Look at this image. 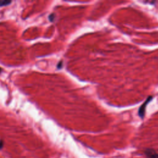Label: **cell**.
Segmentation results:
<instances>
[{
    "label": "cell",
    "instance_id": "cell-1",
    "mask_svg": "<svg viewBox=\"0 0 158 158\" xmlns=\"http://www.w3.org/2000/svg\"><path fill=\"white\" fill-rule=\"evenodd\" d=\"M145 154L148 158H158V154L153 150H147Z\"/></svg>",
    "mask_w": 158,
    "mask_h": 158
},
{
    "label": "cell",
    "instance_id": "cell-4",
    "mask_svg": "<svg viewBox=\"0 0 158 158\" xmlns=\"http://www.w3.org/2000/svg\"><path fill=\"white\" fill-rule=\"evenodd\" d=\"M53 17H54V15H53V14H51V15L49 16V20H50L51 21H52V20H53Z\"/></svg>",
    "mask_w": 158,
    "mask_h": 158
},
{
    "label": "cell",
    "instance_id": "cell-3",
    "mask_svg": "<svg viewBox=\"0 0 158 158\" xmlns=\"http://www.w3.org/2000/svg\"><path fill=\"white\" fill-rule=\"evenodd\" d=\"M10 3H11V1H6V0H5V1H0V7L8 5Z\"/></svg>",
    "mask_w": 158,
    "mask_h": 158
},
{
    "label": "cell",
    "instance_id": "cell-5",
    "mask_svg": "<svg viewBox=\"0 0 158 158\" xmlns=\"http://www.w3.org/2000/svg\"><path fill=\"white\" fill-rule=\"evenodd\" d=\"M2 71V69L1 68V67H0V72H1V71Z\"/></svg>",
    "mask_w": 158,
    "mask_h": 158
},
{
    "label": "cell",
    "instance_id": "cell-2",
    "mask_svg": "<svg viewBox=\"0 0 158 158\" xmlns=\"http://www.w3.org/2000/svg\"><path fill=\"white\" fill-rule=\"evenodd\" d=\"M150 98H151V97H150V98H149L147 100V101H146V102L142 105V106L141 107H140V110H139V115H140V117H143V116H144V114H145V107H146V106L147 103H148L149 101H150Z\"/></svg>",
    "mask_w": 158,
    "mask_h": 158
}]
</instances>
